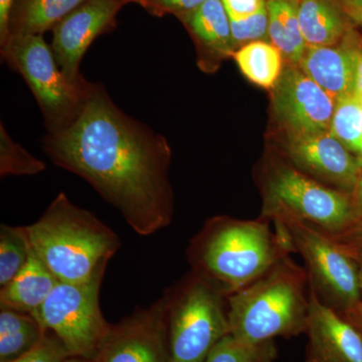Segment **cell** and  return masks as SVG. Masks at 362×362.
<instances>
[{"mask_svg": "<svg viewBox=\"0 0 362 362\" xmlns=\"http://www.w3.org/2000/svg\"><path fill=\"white\" fill-rule=\"evenodd\" d=\"M44 150L57 166L87 181L137 235L148 237L170 225L175 194L168 139L124 113L103 86L90 83L78 115L45 135Z\"/></svg>", "mask_w": 362, "mask_h": 362, "instance_id": "cell-1", "label": "cell"}, {"mask_svg": "<svg viewBox=\"0 0 362 362\" xmlns=\"http://www.w3.org/2000/svg\"><path fill=\"white\" fill-rule=\"evenodd\" d=\"M270 221L239 220L232 216L209 218L190 240L187 250L192 271L228 296L261 277L291 254L287 235Z\"/></svg>", "mask_w": 362, "mask_h": 362, "instance_id": "cell-2", "label": "cell"}, {"mask_svg": "<svg viewBox=\"0 0 362 362\" xmlns=\"http://www.w3.org/2000/svg\"><path fill=\"white\" fill-rule=\"evenodd\" d=\"M33 252L59 282L84 283L105 274L121 247L118 235L94 214L59 192L44 214L26 226Z\"/></svg>", "mask_w": 362, "mask_h": 362, "instance_id": "cell-3", "label": "cell"}, {"mask_svg": "<svg viewBox=\"0 0 362 362\" xmlns=\"http://www.w3.org/2000/svg\"><path fill=\"white\" fill-rule=\"evenodd\" d=\"M226 299L230 334L239 341L261 344L306 332L310 286L306 269L291 254Z\"/></svg>", "mask_w": 362, "mask_h": 362, "instance_id": "cell-4", "label": "cell"}, {"mask_svg": "<svg viewBox=\"0 0 362 362\" xmlns=\"http://www.w3.org/2000/svg\"><path fill=\"white\" fill-rule=\"evenodd\" d=\"M171 362H206L230 335L228 296L190 271L163 294Z\"/></svg>", "mask_w": 362, "mask_h": 362, "instance_id": "cell-5", "label": "cell"}, {"mask_svg": "<svg viewBox=\"0 0 362 362\" xmlns=\"http://www.w3.org/2000/svg\"><path fill=\"white\" fill-rule=\"evenodd\" d=\"M263 207L259 218L308 221L328 233L341 232L351 221L350 195L326 187L285 159H270L259 175Z\"/></svg>", "mask_w": 362, "mask_h": 362, "instance_id": "cell-6", "label": "cell"}, {"mask_svg": "<svg viewBox=\"0 0 362 362\" xmlns=\"http://www.w3.org/2000/svg\"><path fill=\"white\" fill-rule=\"evenodd\" d=\"M287 235L293 251L301 255L309 286L326 306L344 315L362 301L358 266L325 230L302 220L274 223Z\"/></svg>", "mask_w": 362, "mask_h": 362, "instance_id": "cell-7", "label": "cell"}, {"mask_svg": "<svg viewBox=\"0 0 362 362\" xmlns=\"http://www.w3.org/2000/svg\"><path fill=\"white\" fill-rule=\"evenodd\" d=\"M1 56L25 78L44 115L47 133L64 129L76 118L90 82L83 86L69 82L42 35H11L1 47Z\"/></svg>", "mask_w": 362, "mask_h": 362, "instance_id": "cell-8", "label": "cell"}, {"mask_svg": "<svg viewBox=\"0 0 362 362\" xmlns=\"http://www.w3.org/2000/svg\"><path fill=\"white\" fill-rule=\"evenodd\" d=\"M104 274L84 283L59 282L33 316L42 329L54 333L73 357L94 361L111 324L100 307Z\"/></svg>", "mask_w": 362, "mask_h": 362, "instance_id": "cell-9", "label": "cell"}, {"mask_svg": "<svg viewBox=\"0 0 362 362\" xmlns=\"http://www.w3.org/2000/svg\"><path fill=\"white\" fill-rule=\"evenodd\" d=\"M272 103L287 139L330 131L335 100L298 65L286 63L272 89Z\"/></svg>", "mask_w": 362, "mask_h": 362, "instance_id": "cell-10", "label": "cell"}, {"mask_svg": "<svg viewBox=\"0 0 362 362\" xmlns=\"http://www.w3.org/2000/svg\"><path fill=\"white\" fill-rule=\"evenodd\" d=\"M94 362H171L163 297L111 324Z\"/></svg>", "mask_w": 362, "mask_h": 362, "instance_id": "cell-11", "label": "cell"}, {"mask_svg": "<svg viewBox=\"0 0 362 362\" xmlns=\"http://www.w3.org/2000/svg\"><path fill=\"white\" fill-rule=\"evenodd\" d=\"M123 0H86L52 28V49L59 70L75 86L88 81L80 74L83 57L95 40L114 25Z\"/></svg>", "mask_w": 362, "mask_h": 362, "instance_id": "cell-12", "label": "cell"}, {"mask_svg": "<svg viewBox=\"0 0 362 362\" xmlns=\"http://www.w3.org/2000/svg\"><path fill=\"white\" fill-rule=\"evenodd\" d=\"M285 160L326 187L351 195L362 173V157L344 146L330 131L287 139Z\"/></svg>", "mask_w": 362, "mask_h": 362, "instance_id": "cell-13", "label": "cell"}, {"mask_svg": "<svg viewBox=\"0 0 362 362\" xmlns=\"http://www.w3.org/2000/svg\"><path fill=\"white\" fill-rule=\"evenodd\" d=\"M305 362H362V334L310 288Z\"/></svg>", "mask_w": 362, "mask_h": 362, "instance_id": "cell-14", "label": "cell"}, {"mask_svg": "<svg viewBox=\"0 0 362 362\" xmlns=\"http://www.w3.org/2000/svg\"><path fill=\"white\" fill-rule=\"evenodd\" d=\"M361 51V33L354 28L337 45L307 47L298 66L337 102L356 92Z\"/></svg>", "mask_w": 362, "mask_h": 362, "instance_id": "cell-15", "label": "cell"}, {"mask_svg": "<svg viewBox=\"0 0 362 362\" xmlns=\"http://www.w3.org/2000/svg\"><path fill=\"white\" fill-rule=\"evenodd\" d=\"M178 18L194 37L199 64L204 71L216 70L223 59L235 52L230 18L221 0H207Z\"/></svg>", "mask_w": 362, "mask_h": 362, "instance_id": "cell-16", "label": "cell"}, {"mask_svg": "<svg viewBox=\"0 0 362 362\" xmlns=\"http://www.w3.org/2000/svg\"><path fill=\"white\" fill-rule=\"evenodd\" d=\"M58 283V279L32 249L25 266L11 283L1 288L0 306L1 309H13L33 315L45 303Z\"/></svg>", "mask_w": 362, "mask_h": 362, "instance_id": "cell-17", "label": "cell"}, {"mask_svg": "<svg viewBox=\"0 0 362 362\" xmlns=\"http://www.w3.org/2000/svg\"><path fill=\"white\" fill-rule=\"evenodd\" d=\"M299 25L307 47L337 45L354 28L334 0H300Z\"/></svg>", "mask_w": 362, "mask_h": 362, "instance_id": "cell-18", "label": "cell"}, {"mask_svg": "<svg viewBox=\"0 0 362 362\" xmlns=\"http://www.w3.org/2000/svg\"><path fill=\"white\" fill-rule=\"evenodd\" d=\"M86 0H16L9 20V37L44 35Z\"/></svg>", "mask_w": 362, "mask_h": 362, "instance_id": "cell-19", "label": "cell"}, {"mask_svg": "<svg viewBox=\"0 0 362 362\" xmlns=\"http://www.w3.org/2000/svg\"><path fill=\"white\" fill-rule=\"evenodd\" d=\"M300 0H267L270 42L284 61L299 65L306 42L299 25Z\"/></svg>", "mask_w": 362, "mask_h": 362, "instance_id": "cell-20", "label": "cell"}, {"mask_svg": "<svg viewBox=\"0 0 362 362\" xmlns=\"http://www.w3.org/2000/svg\"><path fill=\"white\" fill-rule=\"evenodd\" d=\"M45 331L32 314L1 309L0 312V362H11L35 349Z\"/></svg>", "mask_w": 362, "mask_h": 362, "instance_id": "cell-21", "label": "cell"}, {"mask_svg": "<svg viewBox=\"0 0 362 362\" xmlns=\"http://www.w3.org/2000/svg\"><path fill=\"white\" fill-rule=\"evenodd\" d=\"M233 57L243 75L265 89H273L284 68L280 51L272 42L263 40L240 47Z\"/></svg>", "mask_w": 362, "mask_h": 362, "instance_id": "cell-22", "label": "cell"}, {"mask_svg": "<svg viewBox=\"0 0 362 362\" xmlns=\"http://www.w3.org/2000/svg\"><path fill=\"white\" fill-rule=\"evenodd\" d=\"M330 133L350 151L362 157V98L356 92L335 102Z\"/></svg>", "mask_w": 362, "mask_h": 362, "instance_id": "cell-23", "label": "cell"}, {"mask_svg": "<svg viewBox=\"0 0 362 362\" xmlns=\"http://www.w3.org/2000/svg\"><path fill=\"white\" fill-rule=\"evenodd\" d=\"M32 247L25 226H0V286L13 280L30 259Z\"/></svg>", "mask_w": 362, "mask_h": 362, "instance_id": "cell-24", "label": "cell"}, {"mask_svg": "<svg viewBox=\"0 0 362 362\" xmlns=\"http://www.w3.org/2000/svg\"><path fill=\"white\" fill-rule=\"evenodd\" d=\"M277 354L274 341L249 344L230 334L214 346L206 362H274Z\"/></svg>", "mask_w": 362, "mask_h": 362, "instance_id": "cell-25", "label": "cell"}, {"mask_svg": "<svg viewBox=\"0 0 362 362\" xmlns=\"http://www.w3.org/2000/svg\"><path fill=\"white\" fill-rule=\"evenodd\" d=\"M45 163L11 139L0 124V175H35L45 170Z\"/></svg>", "mask_w": 362, "mask_h": 362, "instance_id": "cell-26", "label": "cell"}, {"mask_svg": "<svg viewBox=\"0 0 362 362\" xmlns=\"http://www.w3.org/2000/svg\"><path fill=\"white\" fill-rule=\"evenodd\" d=\"M235 49L255 42H267L269 37V16L267 6L258 13L243 20H230Z\"/></svg>", "mask_w": 362, "mask_h": 362, "instance_id": "cell-27", "label": "cell"}, {"mask_svg": "<svg viewBox=\"0 0 362 362\" xmlns=\"http://www.w3.org/2000/svg\"><path fill=\"white\" fill-rule=\"evenodd\" d=\"M71 357L73 356L61 339L47 331L35 349L11 362H66Z\"/></svg>", "mask_w": 362, "mask_h": 362, "instance_id": "cell-28", "label": "cell"}, {"mask_svg": "<svg viewBox=\"0 0 362 362\" xmlns=\"http://www.w3.org/2000/svg\"><path fill=\"white\" fill-rule=\"evenodd\" d=\"M358 266L359 281L362 293V221L351 223L337 233H328Z\"/></svg>", "mask_w": 362, "mask_h": 362, "instance_id": "cell-29", "label": "cell"}, {"mask_svg": "<svg viewBox=\"0 0 362 362\" xmlns=\"http://www.w3.org/2000/svg\"><path fill=\"white\" fill-rule=\"evenodd\" d=\"M207 0H139L138 4L154 16L175 14L180 18L183 14L190 13L201 6Z\"/></svg>", "mask_w": 362, "mask_h": 362, "instance_id": "cell-30", "label": "cell"}, {"mask_svg": "<svg viewBox=\"0 0 362 362\" xmlns=\"http://www.w3.org/2000/svg\"><path fill=\"white\" fill-rule=\"evenodd\" d=\"M230 20L249 18L267 6V0H221Z\"/></svg>", "mask_w": 362, "mask_h": 362, "instance_id": "cell-31", "label": "cell"}, {"mask_svg": "<svg viewBox=\"0 0 362 362\" xmlns=\"http://www.w3.org/2000/svg\"><path fill=\"white\" fill-rule=\"evenodd\" d=\"M352 26L362 32V0H334Z\"/></svg>", "mask_w": 362, "mask_h": 362, "instance_id": "cell-32", "label": "cell"}, {"mask_svg": "<svg viewBox=\"0 0 362 362\" xmlns=\"http://www.w3.org/2000/svg\"><path fill=\"white\" fill-rule=\"evenodd\" d=\"M16 0H0V47L9 39V20Z\"/></svg>", "mask_w": 362, "mask_h": 362, "instance_id": "cell-33", "label": "cell"}, {"mask_svg": "<svg viewBox=\"0 0 362 362\" xmlns=\"http://www.w3.org/2000/svg\"><path fill=\"white\" fill-rule=\"evenodd\" d=\"M351 199V223L362 221V173L357 182L354 192L350 195Z\"/></svg>", "mask_w": 362, "mask_h": 362, "instance_id": "cell-34", "label": "cell"}, {"mask_svg": "<svg viewBox=\"0 0 362 362\" xmlns=\"http://www.w3.org/2000/svg\"><path fill=\"white\" fill-rule=\"evenodd\" d=\"M342 316L346 318L352 325L356 326L362 334V301Z\"/></svg>", "mask_w": 362, "mask_h": 362, "instance_id": "cell-35", "label": "cell"}, {"mask_svg": "<svg viewBox=\"0 0 362 362\" xmlns=\"http://www.w3.org/2000/svg\"><path fill=\"white\" fill-rule=\"evenodd\" d=\"M356 93L362 98V51L359 56L356 71Z\"/></svg>", "mask_w": 362, "mask_h": 362, "instance_id": "cell-36", "label": "cell"}, {"mask_svg": "<svg viewBox=\"0 0 362 362\" xmlns=\"http://www.w3.org/2000/svg\"><path fill=\"white\" fill-rule=\"evenodd\" d=\"M66 362H94L92 361H88V359L80 358V357H71Z\"/></svg>", "mask_w": 362, "mask_h": 362, "instance_id": "cell-37", "label": "cell"}, {"mask_svg": "<svg viewBox=\"0 0 362 362\" xmlns=\"http://www.w3.org/2000/svg\"><path fill=\"white\" fill-rule=\"evenodd\" d=\"M123 1H125V2H129V1L138 2V1H139V0H123Z\"/></svg>", "mask_w": 362, "mask_h": 362, "instance_id": "cell-38", "label": "cell"}]
</instances>
